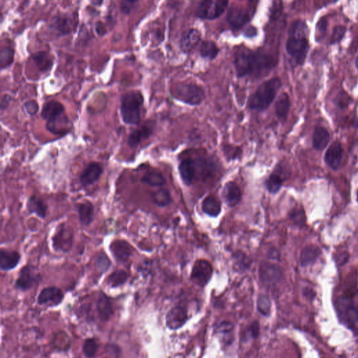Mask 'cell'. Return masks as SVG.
I'll use <instances>...</instances> for the list:
<instances>
[{
  "label": "cell",
  "mask_w": 358,
  "mask_h": 358,
  "mask_svg": "<svg viewBox=\"0 0 358 358\" xmlns=\"http://www.w3.org/2000/svg\"><path fill=\"white\" fill-rule=\"evenodd\" d=\"M276 65V61L271 55L245 48L237 50L234 57L236 75L239 79L263 78L267 77Z\"/></svg>",
  "instance_id": "cell-1"
},
{
  "label": "cell",
  "mask_w": 358,
  "mask_h": 358,
  "mask_svg": "<svg viewBox=\"0 0 358 358\" xmlns=\"http://www.w3.org/2000/svg\"><path fill=\"white\" fill-rule=\"evenodd\" d=\"M41 116L46 120V130L54 135H65L73 129V124L66 115L65 108L58 101L52 100L44 103Z\"/></svg>",
  "instance_id": "cell-2"
},
{
  "label": "cell",
  "mask_w": 358,
  "mask_h": 358,
  "mask_svg": "<svg viewBox=\"0 0 358 358\" xmlns=\"http://www.w3.org/2000/svg\"><path fill=\"white\" fill-rule=\"evenodd\" d=\"M281 86V80L278 77L262 83L248 98V107L250 110L255 112L267 110L276 99Z\"/></svg>",
  "instance_id": "cell-3"
},
{
  "label": "cell",
  "mask_w": 358,
  "mask_h": 358,
  "mask_svg": "<svg viewBox=\"0 0 358 358\" xmlns=\"http://www.w3.org/2000/svg\"><path fill=\"white\" fill-rule=\"evenodd\" d=\"M306 28L305 23L301 21L293 23L286 42V51L297 64H303L309 52V41L306 37Z\"/></svg>",
  "instance_id": "cell-4"
},
{
  "label": "cell",
  "mask_w": 358,
  "mask_h": 358,
  "mask_svg": "<svg viewBox=\"0 0 358 358\" xmlns=\"http://www.w3.org/2000/svg\"><path fill=\"white\" fill-rule=\"evenodd\" d=\"M145 98L141 91H131L124 93L120 99V116L126 125H137L141 122V109Z\"/></svg>",
  "instance_id": "cell-5"
},
{
  "label": "cell",
  "mask_w": 358,
  "mask_h": 358,
  "mask_svg": "<svg viewBox=\"0 0 358 358\" xmlns=\"http://www.w3.org/2000/svg\"><path fill=\"white\" fill-rule=\"evenodd\" d=\"M171 95L174 100L190 107L201 105L206 100L204 88L192 82L178 83L172 88Z\"/></svg>",
  "instance_id": "cell-6"
},
{
  "label": "cell",
  "mask_w": 358,
  "mask_h": 358,
  "mask_svg": "<svg viewBox=\"0 0 358 358\" xmlns=\"http://www.w3.org/2000/svg\"><path fill=\"white\" fill-rule=\"evenodd\" d=\"M229 0H201L196 14L199 19L213 21L226 12Z\"/></svg>",
  "instance_id": "cell-7"
},
{
  "label": "cell",
  "mask_w": 358,
  "mask_h": 358,
  "mask_svg": "<svg viewBox=\"0 0 358 358\" xmlns=\"http://www.w3.org/2000/svg\"><path fill=\"white\" fill-rule=\"evenodd\" d=\"M41 276L40 273L34 266L28 264L23 266L19 271V276L16 278L14 287L17 291L27 292L33 289L35 285L40 283Z\"/></svg>",
  "instance_id": "cell-8"
},
{
  "label": "cell",
  "mask_w": 358,
  "mask_h": 358,
  "mask_svg": "<svg viewBox=\"0 0 358 358\" xmlns=\"http://www.w3.org/2000/svg\"><path fill=\"white\" fill-rule=\"evenodd\" d=\"M75 239V231L71 227L60 225L52 237V245L55 251L67 253L71 251Z\"/></svg>",
  "instance_id": "cell-9"
},
{
  "label": "cell",
  "mask_w": 358,
  "mask_h": 358,
  "mask_svg": "<svg viewBox=\"0 0 358 358\" xmlns=\"http://www.w3.org/2000/svg\"><path fill=\"white\" fill-rule=\"evenodd\" d=\"M79 16L77 12L55 16L50 23V28L60 36L68 35L77 30Z\"/></svg>",
  "instance_id": "cell-10"
},
{
  "label": "cell",
  "mask_w": 358,
  "mask_h": 358,
  "mask_svg": "<svg viewBox=\"0 0 358 358\" xmlns=\"http://www.w3.org/2000/svg\"><path fill=\"white\" fill-rule=\"evenodd\" d=\"M195 181H206L217 176L219 165L215 159L210 157H199L193 159Z\"/></svg>",
  "instance_id": "cell-11"
},
{
  "label": "cell",
  "mask_w": 358,
  "mask_h": 358,
  "mask_svg": "<svg viewBox=\"0 0 358 358\" xmlns=\"http://www.w3.org/2000/svg\"><path fill=\"white\" fill-rule=\"evenodd\" d=\"M64 295L62 290L55 286L44 288L37 297V304L46 307H57L64 301Z\"/></svg>",
  "instance_id": "cell-12"
},
{
  "label": "cell",
  "mask_w": 358,
  "mask_h": 358,
  "mask_svg": "<svg viewBox=\"0 0 358 358\" xmlns=\"http://www.w3.org/2000/svg\"><path fill=\"white\" fill-rule=\"evenodd\" d=\"M213 274V267L207 260H199L196 261L192 267L191 280L197 285L204 287L207 285Z\"/></svg>",
  "instance_id": "cell-13"
},
{
  "label": "cell",
  "mask_w": 358,
  "mask_h": 358,
  "mask_svg": "<svg viewBox=\"0 0 358 358\" xmlns=\"http://www.w3.org/2000/svg\"><path fill=\"white\" fill-rule=\"evenodd\" d=\"M109 248L114 260L122 264L128 262L134 252L132 245L124 239H115Z\"/></svg>",
  "instance_id": "cell-14"
},
{
  "label": "cell",
  "mask_w": 358,
  "mask_h": 358,
  "mask_svg": "<svg viewBox=\"0 0 358 358\" xmlns=\"http://www.w3.org/2000/svg\"><path fill=\"white\" fill-rule=\"evenodd\" d=\"M103 173L104 168L102 164L98 162H91L84 167L79 176V181L82 186L88 187L98 181Z\"/></svg>",
  "instance_id": "cell-15"
},
{
  "label": "cell",
  "mask_w": 358,
  "mask_h": 358,
  "mask_svg": "<svg viewBox=\"0 0 358 358\" xmlns=\"http://www.w3.org/2000/svg\"><path fill=\"white\" fill-rule=\"evenodd\" d=\"M188 310L182 305H177L173 307L166 316V325L172 330L181 328L188 321Z\"/></svg>",
  "instance_id": "cell-16"
},
{
  "label": "cell",
  "mask_w": 358,
  "mask_h": 358,
  "mask_svg": "<svg viewBox=\"0 0 358 358\" xmlns=\"http://www.w3.org/2000/svg\"><path fill=\"white\" fill-rule=\"evenodd\" d=\"M95 308L99 319L101 321H109L114 315V307H113L112 300L104 292L100 293L95 304Z\"/></svg>",
  "instance_id": "cell-17"
},
{
  "label": "cell",
  "mask_w": 358,
  "mask_h": 358,
  "mask_svg": "<svg viewBox=\"0 0 358 358\" xmlns=\"http://www.w3.org/2000/svg\"><path fill=\"white\" fill-rule=\"evenodd\" d=\"M260 279L266 285L277 283L282 276L281 270L278 265L265 262L261 264L259 269Z\"/></svg>",
  "instance_id": "cell-18"
},
{
  "label": "cell",
  "mask_w": 358,
  "mask_h": 358,
  "mask_svg": "<svg viewBox=\"0 0 358 358\" xmlns=\"http://www.w3.org/2000/svg\"><path fill=\"white\" fill-rule=\"evenodd\" d=\"M223 196L229 207H235L242 200V190L237 183L230 181L223 187Z\"/></svg>",
  "instance_id": "cell-19"
},
{
  "label": "cell",
  "mask_w": 358,
  "mask_h": 358,
  "mask_svg": "<svg viewBox=\"0 0 358 358\" xmlns=\"http://www.w3.org/2000/svg\"><path fill=\"white\" fill-rule=\"evenodd\" d=\"M201 37L200 32L197 29H189L183 32L179 41L181 51L185 53L191 52L199 44Z\"/></svg>",
  "instance_id": "cell-20"
},
{
  "label": "cell",
  "mask_w": 358,
  "mask_h": 358,
  "mask_svg": "<svg viewBox=\"0 0 358 358\" xmlns=\"http://www.w3.org/2000/svg\"><path fill=\"white\" fill-rule=\"evenodd\" d=\"M21 260L19 252L2 248L0 251V269L3 271H10L19 265Z\"/></svg>",
  "instance_id": "cell-21"
},
{
  "label": "cell",
  "mask_w": 358,
  "mask_h": 358,
  "mask_svg": "<svg viewBox=\"0 0 358 358\" xmlns=\"http://www.w3.org/2000/svg\"><path fill=\"white\" fill-rule=\"evenodd\" d=\"M343 150L339 141H334L331 145L325 154V163L334 170H337L342 161Z\"/></svg>",
  "instance_id": "cell-22"
},
{
  "label": "cell",
  "mask_w": 358,
  "mask_h": 358,
  "mask_svg": "<svg viewBox=\"0 0 358 358\" xmlns=\"http://www.w3.org/2000/svg\"><path fill=\"white\" fill-rule=\"evenodd\" d=\"M153 131V126L150 125H144L134 129L127 137V145L129 148H136L142 141L150 137Z\"/></svg>",
  "instance_id": "cell-23"
},
{
  "label": "cell",
  "mask_w": 358,
  "mask_h": 358,
  "mask_svg": "<svg viewBox=\"0 0 358 358\" xmlns=\"http://www.w3.org/2000/svg\"><path fill=\"white\" fill-rule=\"evenodd\" d=\"M26 207L29 214H35L41 220H45L47 217L48 205L44 199L37 195H32L28 198Z\"/></svg>",
  "instance_id": "cell-24"
},
{
  "label": "cell",
  "mask_w": 358,
  "mask_h": 358,
  "mask_svg": "<svg viewBox=\"0 0 358 358\" xmlns=\"http://www.w3.org/2000/svg\"><path fill=\"white\" fill-rule=\"evenodd\" d=\"M178 170L183 184L190 186L195 181V168L192 158H185L180 162Z\"/></svg>",
  "instance_id": "cell-25"
},
{
  "label": "cell",
  "mask_w": 358,
  "mask_h": 358,
  "mask_svg": "<svg viewBox=\"0 0 358 358\" xmlns=\"http://www.w3.org/2000/svg\"><path fill=\"white\" fill-rule=\"evenodd\" d=\"M79 220L82 226L88 227L95 219V206L91 201H86L77 205Z\"/></svg>",
  "instance_id": "cell-26"
},
{
  "label": "cell",
  "mask_w": 358,
  "mask_h": 358,
  "mask_svg": "<svg viewBox=\"0 0 358 358\" xmlns=\"http://www.w3.org/2000/svg\"><path fill=\"white\" fill-rule=\"evenodd\" d=\"M227 19L232 27L239 28L248 22L249 20V16H248L247 12L242 9L238 8V7H233L228 12Z\"/></svg>",
  "instance_id": "cell-27"
},
{
  "label": "cell",
  "mask_w": 358,
  "mask_h": 358,
  "mask_svg": "<svg viewBox=\"0 0 358 358\" xmlns=\"http://www.w3.org/2000/svg\"><path fill=\"white\" fill-rule=\"evenodd\" d=\"M201 210L208 217H217L221 212V201L215 196H206L201 202Z\"/></svg>",
  "instance_id": "cell-28"
},
{
  "label": "cell",
  "mask_w": 358,
  "mask_h": 358,
  "mask_svg": "<svg viewBox=\"0 0 358 358\" xmlns=\"http://www.w3.org/2000/svg\"><path fill=\"white\" fill-rule=\"evenodd\" d=\"M291 107V102L289 95L286 93H282L275 104V113L277 118L280 120H286Z\"/></svg>",
  "instance_id": "cell-29"
},
{
  "label": "cell",
  "mask_w": 358,
  "mask_h": 358,
  "mask_svg": "<svg viewBox=\"0 0 358 358\" xmlns=\"http://www.w3.org/2000/svg\"><path fill=\"white\" fill-rule=\"evenodd\" d=\"M32 60L35 62L39 71L46 73L52 69L53 65V60L51 56L45 51H39L32 55Z\"/></svg>",
  "instance_id": "cell-30"
},
{
  "label": "cell",
  "mask_w": 358,
  "mask_h": 358,
  "mask_svg": "<svg viewBox=\"0 0 358 358\" xmlns=\"http://www.w3.org/2000/svg\"><path fill=\"white\" fill-rule=\"evenodd\" d=\"M330 134L323 127H317L313 134V147L317 151H323L326 148L330 141Z\"/></svg>",
  "instance_id": "cell-31"
},
{
  "label": "cell",
  "mask_w": 358,
  "mask_h": 358,
  "mask_svg": "<svg viewBox=\"0 0 358 358\" xmlns=\"http://www.w3.org/2000/svg\"><path fill=\"white\" fill-rule=\"evenodd\" d=\"M153 202L158 207H166L172 202V194L167 188H160L151 193Z\"/></svg>",
  "instance_id": "cell-32"
},
{
  "label": "cell",
  "mask_w": 358,
  "mask_h": 358,
  "mask_svg": "<svg viewBox=\"0 0 358 358\" xmlns=\"http://www.w3.org/2000/svg\"><path fill=\"white\" fill-rule=\"evenodd\" d=\"M321 254V250L317 246H309L302 250L300 255V264L303 267L314 263Z\"/></svg>",
  "instance_id": "cell-33"
},
{
  "label": "cell",
  "mask_w": 358,
  "mask_h": 358,
  "mask_svg": "<svg viewBox=\"0 0 358 358\" xmlns=\"http://www.w3.org/2000/svg\"><path fill=\"white\" fill-rule=\"evenodd\" d=\"M141 183L155 188H161L166 184V179L161 172L151 171L147 172L140 179Z\"/></svg>",
  "instance_id": "cell-34"
},
{
  "label": "cell",
  "mask_w": 358,
  "mask_h": 358,
  "mask_svg": "<svg viewBox=\"0 0 358 358\" xmlns=\"http://www.w3.org/2000/svg\"><path fill=\"white\" fill-rule=\"evenodd\" d=\"M283 185V179L278 172H273L264 181V186L268 192L272 195L278 193Z\"/></svg>",
  "instance_id": "cell-35"
},
{
  "label": "cell",
  "mask_w": 358,
  "mask_h": 358,
  "mask_svg": "<svg viewBox=\"0 0 358 358\" xmlns=\"http://www.w3.org/2000/svg\"><path fill=\"white\" fill-rule=\"evenodd\" d=\"M129 274L123 269H116L108 276L107 284L111 289H117L123 286L128 280Z\"/></svg>",
  "instance_id": "cell-36"
},
{
  "label": "cell",
  "mask_w": 358,
  "mask_h": 358,
  "mask_svg": "<svg viewBox=\"0 0 358 358\" xmlns=\"http://www.w3.org/2000/svg\"><path fill=\"white\" fill-rule=\"evenodd\" d=\"M199 54L203 58L212 60L215 59L220 52V48L212 41H204L199 48Z\"/></svg>",
  "instance_id": "cell-37"
},
{
  "label": "cell",
  "mask_w": 358,
  "mask_h": 358,
  "mask_svg": "<svg viewBox=\"0 0 358 358\" xmlns=\"http://www.w3.org/2000/svg\"><path fill=\"white\" fill-rule=\"evenodd\" d=\"M111 264L112 263H111V259L108 256L107 253L104 251L99 252L95 261V265L97 271L101 275H103L109 271L111 267Z\"/></svg>",
  "instance_id": "cell-38"
},
{
  "label": "cell",
  "mask_w": 358,
  "mask_h": 358,
  "mask_svg": "<svg viewBox=\"0 0 358 358\" xmlns=\"http://www.w3.org/2000/svg\"><path fill=\"white\" fill-rule=\"evenodd\" d=\"M99 348L100 345L95 338H87L83 343L82 351L86 357H94L98 353Z\"/></svg>",
  "instance_id": "cell-39"
},
{
  "label": "cell",
  "mask_w": 358,
  "mask_h": 358,
  "mask_svg": "<svg viewBox=\"0 0 358 358\" xmlns=\"http://www.w3.org/2000/svg\"><path fill=\"white\" fill-rule=\"evenodd\" d=\"M216 332L219 335L223 336V339L226 340V342L228 343V341L232 342L234 332L233 324L229 321H222L218 324Z\"/></svg>",
  "instance_id": "cell-40"
},
{
  "label": "cell",
  "mask_w": 358,
  "mask_h": 358,
  "mask_svg": "<svg viewBox=\"0 0 358 358\" xmlns=\"http://www.w3.org/2000/svg\"><path fill=\"white\" fill-rule=\"evenodd\" d=\"M14 61V51L10 47H4L0 51V67L1 69L10 67Z\"/></svg>",
  "instance_id": "cell-41"
},
{
  "label": "cell",
  "mask_w": 358,
  "mask_h": 358,
  "mask_svg": "<svg viewBox=\"0 0 358 358\" xmlns=\"http://www.w3.org/2000/svg\"><path fill=\"white\" fill-rule=\"evenodd\" d=\"M223 152L225 157L228 161H235L242 156V150L238 147L233 145H226L223 146Z\"/></svg>",
  "instance_id": "cell-42"
},
{
  "label": "cell",
  "mask_w": 358,
  "mask_h": 358,
  "mask_svg": "<svg viewBox=\"0 0 358 358\" xmlns=\"http://www.w3.org/2000/svg\"><path fill=\"white\" fill-rule=\"evenodd\" d=\"M271 303L267 296L261 295L258 299V310L262 316H267L271 313Z\"/></svg>",
  "instance_id": "cell-43"
},
{
  "label": "cell",
  "mask_w": 358,
  "mask_h": 358,
  "mask_svg": "<svg viewBox=\"0 0 358 358\" xmlns=\"http://www.w3.org/2000/svg\"><path fill=\"white\" fill-rule=\"evenodd\" d=\"M139 0H122L120 4V11L124 14H130L135 8Z\"/></svg>",
  "instance_id": "cell-44"
},
{
  "label": "cell",
  "mask_w": 358,
  "mask_h": 358,
  "mask_svg": "<svg viewBox=\"0 0 358 358\" xmlns=\"http://www.w3.org/2000/svg\"><path fill=\"white\" fill-rule=\"evenodd\" d=\"M106 352L113 357H119L122 355V349L118 344L113 343H109L105 346Z\"/></svg>",
  "instance_id": "cell-45"
},
{
  "label": "cell",
  "mask_w": 358,
  "mask_h": 358,
  "mask_svg": "<svg viewBox=\"0 0 358 358\" xmlns=\"http://www.w3.org/2000/svg\"><path fill=\"white\" fill-rule=\"evenodd\" d=\"M290 217H291V219L293 221V223L296 225H298V226H302L305 222V217L303 210L299 209V208L293 209Z\"/></svg>",
  "instance_id": "cell-46"
},
{
  "label": "cell",
  "mask_w": 358,
  "mask_h": 358,
  "mask_svg": "<svg viewBox=\"0 0 358 358\" xmlns=\"http://www.w3.org/2000/svg\"><path fill=\"white\" fill-rule=\"evenodd\" d=\"M24 108L27 113L30 116H35L39 112V106L36 100H31L25 102Z\"/></svg>",
  "instance_id": "cell-47"
},
{
  "label": "cell",
  "mask_w": 358,
  "mask_h": 358,
  "mask_svg": "<svg viewBox=\"0 0 358 358\" xmlns=\"http://www.w3.org/2000/svg\"><path fill=\"white\" fill-rule=\"evenodd\" d=\"M346 29L341 26H337L334 28L333 35H332V43L337 42L342 39L344 35Z\"/></svg>",
  "instance_id": "cell-48"
},
{
  "label": "cell",
  "mask_w": 358,
  "mask_h": 358,
  "mask_svg": "<svg viewBox=\"0 0 358 358\" xmlns=\"http://www.w3.org/2000/svg\"><path fill=\"white\" fill-rule=\"evenodd\" d=\"M260 325H259L258 322H253L249 327V332L251 334L252 337L255 338H255H258L259 334H260Z\"/></svg>",
  "instance_id": "cell-49"
},
{
  "label": "cell",
  "mask_w": 358,
  "mask_h": 358,
  "mask_svg": "<svg viewBox=\"0 0 358 358\" xmlns=\"http://www.w3.org/2000/svg\"><path fill=\"white\" fill-rule=\"evenodd\" d=\"M12 98L10 95L5 94V95H4L3 97H2L1 107H0V109H1L2 111L6 110L7 108L9 107V106H10V104L11 103V102H12Z\"/></svg>",
  "instance_id": "cell-50"
},
{
  "label": "cell",
  "mask_w": 358,
  "mask_h": 358,
  "mask_svg": "<svg viewBox=\"0 0 358 358\" xmlns=\"http://www.w3.org/2000/svg\"><path fill=\"white\" fill-rule=\"evenodd\" d=\"M95 29H96L97 33L100 36H104L107 33V30H106L105 25L104 23L98 21V23L95 25Z\"/></svg>",
  "instance_id": "cell-51"
},
{
  "label": "cell",
  "mask_w": 358,
  "mask_h": 358,
  "mask_svg": "<svg viewBox=\"0 0 358 358\" xmlns=\"http://www.w3.org/2000/svg\"><path fill=\"white\" fill-rule=\"evenodd\" d=\"M318 25H319V28H318V29L319 30L320 35H324L325 33V31H326V21L325 19H321L318 22Z\"/></svg>",
  "instance_id": "cell-52"
},
{
  "label": "cell",
  "mask_w": 358,
  "mask_h": 358,
  "mask_svg": "<svg viewBox=\"0 0 358 358\" xmlns=\"http://www.w3.org/2000/svg\"><path fill=\"white\" fill-rule=\"evenodd\" d=\"M255 31H256V29L251 27V28H248L247 30H246L245 35L247 36L248 37H253V36H255V34H256V32Z\"/></svg>",
  "instance_id": "cell-53"
},
{
  "label": "cell",
  "mask_w": 358,
  "mask_h": 358,
  "mask_svg": "<svg viewBox=\"0 0 358 358\" xmlns=\"http://www.w3.org/2000/svg\"><path fill=\"white\" fill-rule=\"evenodd\" d=\"M91 1L93 5H96V6H100L103 3L104 0H91Z\"/></svg>",
  "instance_id": "cell-54"
},
{
  "label": "cell",
  "mask_w": 358,
  "mask_h": 358,
  "mask_svg": "<svg viewBox=\"0 0 358 358\" xmlns=\"http://www.w3.org/2000/svg\"><path fill=\"white\" fill-rule=\"evenodd\" d=\"M355 64L356 68H357V69L358 70V57L356 58Z\"/></svg>",
  "instance_id": "cell-55"
},
{
  "label": "cell",
  "mask_w": 358,
  "mask_h": 358,
  "mask_svg": "<svg viewBox=\"0 0 358 358\" xmlns=\"http://www.w3.org/2000/svg\"><path fill=\"white\" fill-rule=\"evenodd\" d=\"M357 201L358 202V190H357Z\"/></svg>",
  "instance_id": "cell-56"
}]
</instances>
